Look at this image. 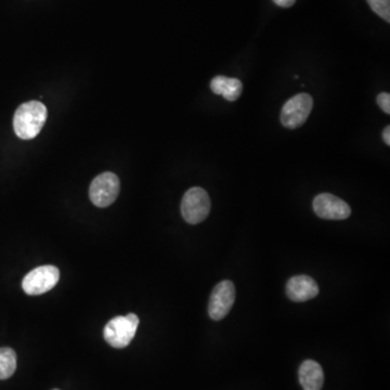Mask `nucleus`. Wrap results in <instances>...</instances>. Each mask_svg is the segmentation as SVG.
I'll use <instances>...</instances> for the list:
<instances>
[{"mask_svg": "<svg viewBox=\"0 0 390 390\" xmlns=\"http://www.w3.org/2000/svg\"><path fill=\"white\" fill-rule=\"evenodd\" d=\"M229 77L216 76L211 81V89L215 94H223V90L226 88L227 83H228Z\"/></svg>", "mask_w": 390, "mask_h": 390, "instance_id": "14", "label": "nucleus"}, {"mask_svg": "<svg viewBox=\"0 0 390 390\" xmlns=\"http://www.w3.org/2000/svg\"><path fill=\"white\" fill-rule=\"evenodd\" d=\"M378 103L380 109L385 112L386 114H390V96L387 92H382L378 94Z\"/></svg>", "mask_w": 390, "mask_h": 390, "instance_id": "15", "label": "nucleus"}, {"mask_svg": "<svg viewBox=\"0 0 390 390\" xmlns=\"http://www.w3.org/2000/svg\"><path fill=\"white\" fill-rule=\"evenodd\" d=\"M47 117L46 105L41 102L30 101L21 104L13 117L14 132L20 139H34L46 124Z\"/></svg>", "mask_w": 390, "mask_h": 390, "instance_id": "1", "label": "nucleus"}, {"mask_svg": "<svg viewBox=\"0 0 390 390\" xmlns=\"http://www.w3.org/2000/svg\"><path fill=\"white\" fill-rule=\"evenodd\" d=\"M17 370V353L11 348H0V380H8Z\"/></svg>", "mask_w": 390, "mask_h": 390, "instance_id": "11", "label": "nucleus"}, {"mask_svg": "<svg viewBox=\"0 0 390 390\" xmlns=\"http://www.w3.org/2000/svg\"><path fill=\"white\" fill-rule=\"evenodd\" d=\"M314 213L327 220H344L349 217L351 208L345 201L329 193H322L314 200Z\"/></svg>", "mask_w": 390, "mask_h": 390, "instance_id": "8", "label": "nucleus"}, {"mask_svg": "<svg viewBox=\"0 0 390 390\" xmlns=\"http://www.w3.org/2000/svg\"><path fill=\"white\" fill-rule=\"evenodd\" d=\"M314 107V99L308 94H299L284 104L281 123L289 130H296L305 124Z\"/></svg>", "mask_w": 390, "mask_h": 390, "instance_id": "5", "label": "nucleus"}, {"mask_svg": "<svg viewBox=\"0 0 390 390\" xmlns=\"http://www.w3.org/2000/svg\"><path fill=\"white\" fill-rule=\"evenodd\" d=\"M299 382L304 390H321L325 382V374L321 365L314 360H306L298 371Z\"/></svg>", "mask_w": 390, "mask_h": 390, "instance_id": "10", "label": "nucleus"}, {"mask_svg": "<svg viewBox=\"0 0 390 390\" xmlns=\"http://www.w3.org/2000/svg\"><path fill=\"white\" fill-rule=\"evenodd\" d=\"M60 279V271L54 266H41L28 272L24 276L22 287L31 296L45 294L54 289Z\"/></svg>", "mask_w": 390, "mask_h": 390, "instance_id": "6", "label": "nucleus"}, {"mask_svg": "<svg viewBox=\"0 0 390 390\" xmlns=\"http://www.w3.org/2000/svg\"><path fill=\"white\" fill-rule=\"evenodd\" d=\"M242 90H243V85L241 81L236 79H229L226 88L223 90V98L228 101H236L241 96Z\"/></svg>", "mask_w": 390, "mask_h": 390, "instance_id": "12", "label": "nucleus"}, {"mask_svg": "<svg viewBox=\"0 0 390 390\" xmlns=\"http://www.w3.org/2000/svg\"><path fill=\"white\" fill-rule=\"evenodd\" d=\"M319 287L311 276H293L287 281V295L291 302H304L317 297Z\"/></svg>", "mask_w": 390, "mask_h": 390, "instance_id": "9", "label": "nucleus"}, {"mask_svg": "<svg viewBox=\"0 0 390 390\" xmlns=\"http://www.w3.org/2000/svg\"><path fill=\"white\" fill-rule=\"evenodd\" d=\"M121 190L119 177L113 172H103L92 180L89 198L96 207H107L114 203Z\"/></svg>", "mask_w": 390, "mask_h": 390, "instance_id": "4", "label": "nucleus"}, {"mask_svg": "<svg viewBox=\"0 0 390 390\" xmlns=\"http://www.w3.org/2000/svg\"><path fill=\"white\" fill-rule=\"evenodd\" d=\"M54 390H59V389H54Z\"/></svg>", "mask_w": 390, "mask_h": 390, "instance_id": "18", "label": "nucleus"}, {"mask_svg": "<svg viewBox=\"0 0 390 390\" xmlns=\"http://www.w3.org/2000/svg\"><path fill=\"white\" fill-rule=\"evenodd\" d=\"M211 207V198L208 193L202 187H191L183 195L181 214L187 223L198 225L207 218Z\"/></svg>", "mask_w": 390, "mask_h": 390, "instance_id": "3", "label": "nucleus"}, {"mask_svg": "<svg viewBox=\"0 0 390 390\" xmlns=\"http://www.w3.org/2000/svg\"><path fill=\"white\" fill-rule=\"evenodd\" d=\"M139 327V318L134 314L113 318L104 327V340L112 347L125 348L134 340Z\"/></svg>", "mask_w": 390, "mask_h": 390, "instance_id": "2", "label": "nucleus"}, {"mask_svg": "<svg viewBox=\"0 0 390 390\" xmlns=\"http://www.w3.org/2000/svg\"><path fill=\"white\" fill-rule=\"evenodd\" d=\"M382 139L385 142L386 145H390V127H386L384 132H382Z\"/></svg>", "mask_w": 390, "mask_h": 390, "instance_id": "17", "label": "nucleus"}, {"mask_svg": "<svg viewBox=\"0 0 390 390\" xmlns=\"http://www.w3.org/2000/svg\"><path fill=\"white\" fill-rule=\"evenodd\" d=\"M371 9L374 11L378 17L390 22V0H367Z\"/></svg>", "mask_w": 390, "mask_h": 390, "instance_id": "13", "label": "nucleus"}, {"mask_svg": "<svg viewBox=\"0 0 390 390\" xmlns=\"http://www.w3.org/2000/svg\"><path fill=\"white\" fill-rule=\"evenodd\" d=\"M274 3L282 8H289L296 3V0H274Z\"/></svg>", "mask_w": 390, "mask_h": 390, "instance_id": "16", "label": "nucleus"}, {"mask_svg": "<svg viewBox=\"0 0 390 390\" xmlns=\"http://www.w3.org/2000/svg\"><path fill=\"white\" fill-rule=\"evenodd\" d=\"M236 300V287L229 280L220 282L212 291L208 314L215 321L223 319L230 312Z\"/></svg>", "mask_w": 390, "mask_h": 390, "instance_id": "7", "label": "nucleus"}]
</instances>
